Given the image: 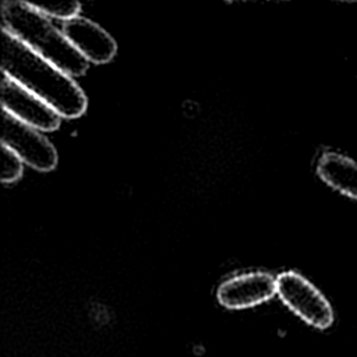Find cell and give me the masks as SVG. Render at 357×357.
Wrapping results in <instances>:
<instances>
[{
    "instance_id": "1",
    "label": "cell",
    "mask_w": 357,
    "mask_h": 357,
    "mask_svg": "<svg viewBox=\"0 0 357 357\" xmlns=\"http://www.w3.org/2000/svg\"><path fill=\"white\" fill-rule=\"evenodd\" d=\"M1 74L47 103L60 117L77 119L88 100L81 86L64 71L32 52L7 29L0 35Z\"/></svg>"
},
{
    "instance_id": "2",
    "label": "cell",
    "mask_w": 357,
    "mask_h": 357,
    "mask_svg": "<svg viewBox=\"0 0 357 357\" xmlns=\"http://www.w3.org/2000/svg\"><path fill=\"white\" fill-rule=\"evenodd\" d=\"M1 28L70 77H81L86 73L89 63L53 25L50 18L38 11L29 1H3Z\"/></svg>"
},
{
    "instance_id": "3",
    "label": "cell",
    "mask_w": 357,
    "mask_h": 357,
    "mask_svg": "<svg viewBox=\"0 0 357 357\" xmlns=\"http://www.w3.org/2000/svg\"><path fill=\"white\" fill-rule=\"evenodd\" d=\"M276 294L308 325L326 329L333 322V310L325 296L304 276L286 271L276 276Z\"/></svg>"
},
{
    "instance_id": "4",
    "label": "cell",
    "mask_w": 357,
    "mask_h": 357,
    "mask_svg": "<svg viewBox=\"0 0 357 357\" xmlns=\"http://www.w3.org/2000/svg\"><path fill=\"white\" fill-rule=\"evenodd\" d=\"M1 145L10 148L25 165L38 172H50L57 165V151L39 130L1 112Z\"/></svg>"
},
{
    "instance_id": "5",
    "label": "cell",
    "mask_w": 357,
    "mask_h": 357,
    "mask_svg": "<svg viewBox=\"0 0 357 357\" xmlns=\"http://www.w3.org/2000/svg\"><path fill=\"white\" fill-rule=\"evenodd\" d=\"M0 99L4 112L39 131H54L60 126L61 117L47 103L6 74H1Z\"/></svg>"
},
{
    "instance_id": "6",
    "label": "cell",
    "mask_w": 357,
    "mask_h": 357,
    "mask_svg": "<svg viewBox=\"0 0 357 357\" xmlns=\"http://www.w3.org/2000/svg\"><path fill=\"white\" fill-rule=\"evenodd\" d=\"M276 294V278L257 271L236 275L222 282L216 291L219 304L229 310H243L271 300Z\"/></svg>"
},
{
    "instance_id": "7",
    "label": "cell",
    "mask_w": 357,
    "mask_h": 357,
    "mask_svg": "<svg viewBox=\"0 0 357 357\" xmlns=\"http://www.w3.org/2000/svg\"><path fill=\"white\" fill-rule=\"evenodd\" d=\"M61 32L73 47L88 61L105 64L114 59L117 43L100 25L85 17H77L63 24Z\"/></svg>"
},
{
    "instance_id": "8",
    "label": "cell",
    "mask_w": 357,
    "mask_h": 357,
    "mask_svg": "<svg viewBox=\"0 0 357 357\" xmlns=\"http://www.w3.org/2000/svg\"><path fill=\"white\" fill-rule=\"evenodd\" d=\"M317 173L333 190L357 201V162L336 152H325L317 163Z\"/></svg>"
},
{
    "instance_id": "9",
    "label": "cell",
    "mask_w": 357,
    "mask_h": 357,
    "mask_svg": "<svg viewBox=\"0 0 357 357\" xmlns=\"http://www.w3.org/2000/svg\"><path fill=\"white\" fill-rule=\"evenodd\" d=\"M38 11L47 18L61 20L64 22L79 17L81 3L79 1H60V3H33L29 1Z\"/></svg>"
},
{
    "instance_id": "10",
    "label": "cell",
    "mask_w": 357,
    "mask_h": 357,
    "mask_svg": "<svg viewBox=\"0 0 357 357\" xmlns=\"http://www.w3.org/2000/svg\"><path fill=\"white\" fill-rule=\"evenodd\" d=\"M0 166V180L3 184H11L17 181L24 173V162L4 145H1Z\"/></svg>"
}]
</instances>
